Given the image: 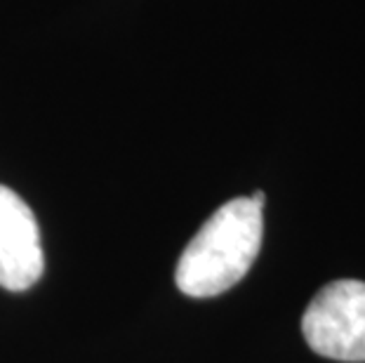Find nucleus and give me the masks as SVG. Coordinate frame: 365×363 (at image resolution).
I'll return each instance as SVG.
<instances>
[{
    "label": "nucleus",
    "mask_w": 365,
    "mask_h": 363,
    "mask_svg": "<svg viewBox=\"0 0 365 363\" xmlns=\"http://www.w3.org/2000/svg\"><path fill=\"white\" fill-rule=\"evenodd\" d=\"M262 236V205L250 196L224 203L184 248L175 269L177 288L189 297L231 290L257 260Z\"/></svg>",
    "instance_id": "nucleus-1"
},
{
    "label": "nucleus",
    "mask_w": 365,
    "mask_h": 363,
    "mask_svg": "<svg viewBox=\"0 0 365 363\" xmlns=\"http://www.w3.org/2000/svg\"><path fill=\"white\" fill-rule=\"evenodd\" d=\"M302 335L316 354L341 363L365 361V283L323 285L302 316Z\"/></svg>",
    "instance_id": "nucleus-2"
},
{
    "label": "nucleus",
    "mask_w": 365,
    "mask_h": 363,
    "mask_svg": "<svg viewBox=\"0 0 365 363\" xmlns=\"http://www.w3.org/2000/svg\"><path fill=\"white\" fill-rule=\"evenodd\" d=\"M45 269L41 229L36 215L17 191L0 184V285L29 290Z\"/></svg>",
    "instance_id": "nucleus-3"
}]
</instances>
